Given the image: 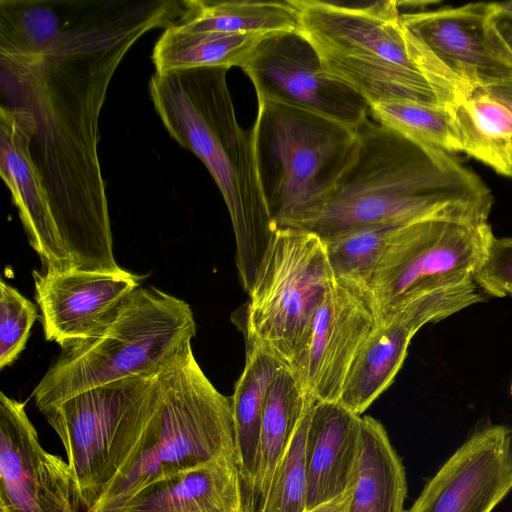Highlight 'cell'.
<instances>
[{"instance_id": "obj_11", "label": "cell", "mask_w": 512, "mask_h": 512, "mask_svg": "<svg viewBox=\"0 0 512 512\" xmlns=\"http://www.w3.org/2000/svg\"><path fill=\"white\" fill-rule=\"evenodd\" d=\"M241 69L253 83L257 99L306 110L352 128L368 118L367 101L324 73L317 52L299 31L262 37Z\"/></svg>"}, {"instance_id": "obj_12", "label": "cell", "mask_w": 512, "mask_h": 512, "mask_svg": "<svg viewBox=\"0 0 512 512\" xmlns=\"http://www.w3.org/2000/svg\"><path fill=\"white\" fill-rule=\"evenodd\" d=\"M492 3L401 14L411 32L456 80L464 97L512 79V53L497 32Z\"/></svg>"}, {"instance_id": "obj_25", "label": "cell", "mask_w": 512, "mask_h": 512, "mask_svg": "<svg viewBox=\"0 0 512 512\" xmlns=\"http://www.w3.org/2000/svg\"><path fill=\"white\" fill-rule=\"evenodd\" d=\"M178 23L192 30L269 35L298 31L294 0H182Z\"/></svg>"}, {"instance_id": "obj_18", "label": "cell", "mask_w": 512, "mask_h": 512, "mask_svg": "<svg viewBox=\"0 0 512 512\" xmlns=\"http://www.w3.org/2000/svg\"><path fill=\"white\" fill-rule=\"evenodd\" d=\"M360 434L361 416L339 402L314 403L306 438V512L353 486Z\"/></svg>"}, {"instance_id": "obj_17", "label": "cell", "mask_w": 512, "mask_h": 512, "mask_svg": "<svg viewBox=\"0 0 512 512\" xmlns=\"http://www.w3.org/2000/svg\"><path fill=\"white\" fill-rule=\"evenodd\" d=\"M29 130L23 113L0 105V173L10 190L29 244L39 255L42 272L72 269L57 231L48 197L28 150Z\"/></svg>"}, {"instance_id": "obj_24", "label": "cell", "mask_w": 512, "mask_h": 512, "mask_svg": "<svg viewBox=\"0 0 512 512\" xmlns=\"http://www.w3.org/2000/svg\"><path fill=\"white\" fill-rule=\"evenodd\" d=\"M451 108L462 151L512 178V110L481 89Z\"/></svg>"}, {"instance_id": "obj_5", "label": "cell", "mask_w": 512, "mask_h": 512, "mask_svg": "<svg viewBox=\"0 0 512 512\" xmlns=\"http://www.w3.org/2000/svg\"><path fill=\"white\" fill-rule=\"evenodd\" d=\"M221 459L237 460L231 399L209 381L188 343L158 373L153 414L90 512H121L147 485Z\"/></svg>"}, {"instance_id": "obj_32", "label": "cell", "mask_w": 512, "mask_h": 512, "mask_svg": "<svg viewBox=\"0 0 512 512\" xmlns=\"http://www.w3.org/2000/svg\"><path fill=\"white\" fill-rule=\"evenodd\" d=\"M353 486L335 499L307 512H348Z\"/></svg>"}, {"instance_id": "obj_26", "label": "cell", "mask_w": 512, "mask_h": 512, "mask_svg": "<svg viewBox=\"0 0 512 512\" xmlns=\"http://www.w3.org/2000/svg\"><path fill=\"white\" fill-rule=\"evenodd\" d=\"M377 123L409 139L445 152L462 151L452 108L408 101H387L370 106Z\"/></svg>"}, {"instance_id": "obj_14", "label": "cell", "mask_w": 512, "mask_h": 512, "mask_svg": "<svg viewBox=\"0 0 512 512\" xmlns=\"http://www.w3.org/2000/svg\"><path fill=\"white\" fill-rule=\"evenodd\" d=\"M379 323L370 289L335 279L317 308L303 353L290 368L316 401L338 402L350 366Z\"/></svg>"}, {"instance_id": "obj_4", "label": "cell", "mask_w": 512, "mask_h": 512, "mask_svg": "<svg viewBox=\"0 0 512 512\" xmlns=\"http://www.w3.org/2000/svg\"><path fill=\"white\" fill-rule=\"evenodd\" d=\"M294 2L298 31L317 52L324 73L369 106L408 101L450 107L462 98L456 80L403 25L398 1Z\"/></svg>"}, {"instance_id": "obj_1", "label": "cell", "mask_w": 512, "mask_h": 512, "mask_svg": "<svg viewBox=\"0 0 512 512\" xmlns=\"http://www.w3.org/2000/svg\"><path fill=\"white\" fill-rule=\"evenodd\" d=\"M60 36L31 56L0 55L1 104L19 109L28 150L73 269L121 273L113 253L99 120L112 78L146 33L180 15L175 0L63 2Z\"/></svg>"}, {"instance_id": "obj_15", "label": "cell", "mask_w": 512, "mask_h": 512, "mask_svg": "<svg viewBox=\"0 0 512 512\" xmlns=\"http://www.w3.org/2000/svg\"><path fill=\"white\" fill-rule=\"evenodd\" d=\"M32 274L44 336L63 350L101 335L139 287V277L126 270L99 273L72 268Z\"/></svg>"}, {"instance_id": "obj_30", "label": "cell", "mask_w": 512, "mask_h": 512, "mask_svg": "<svg viewBox=\"0 0 512 512\" xmlns=\"http://www.w3.org/2000/svg\"><path fill=\"white\" fill-rule=\"evenodd\" d=\"M474 282L495 297H512V237H492Z\"/></svg>"}, {"instance_id": "obj_7", "label": "cell", "mask_w": 512, "mask_h": 512, "mask_svg": "<svg viewBox=\"0 0 512 512\" xmlns=\"http://www.w3.org/2000/svg\"><path fill=\"white\" fill-rule=\"evenodd\" d=\"M251 130L262 192L276 227H295L319 210L357 148L356 128L261 99Z\"/></svg>"}, {"instance_id": "obj_6", "label": "cell", "mask_w": 512, "mask_h": 512, "mask_svg": "<svg viewBox=\"0 0 512 512\" xmlns=\"http://www.w3.org/2000/svg\"><path fill=\"white\" fill-rule=\"evenodd\" d=\"M196 334L190 306L155 287H138L98 337L65 349L35 387L42 412L80 392L169 365Z\"/></svg>"}, {"instance_id": "obj_22", "label": "cell", "mask_w": 512, "mask_h": 512, "mask_svg": "<svg viewBox=\"0 0 512 512\" xmlns=\"http://www.w3.org/2000/svg\"><path fill=\"white\" fill-rule=\"evenodd\" d=\"M316 399L298 376L284 367L273 379L265 402L252 511L259 512L273 475L308 408Z\"/></svg>"}, {"instance_id": "obj_19", "label": "cell", "mask_w": 512, "mask_h": 512, "mask_svg": "<svg viewBox=\"0 0 512 512\" xmlns=\"http://www.w3.org/2000/svg\"><path fill=\"white\" fill-rule=\"evenodd\" d=\"M121 512H242L237 460H215L155 481Z\"/></svg>"}, {"instance_id": "obj_28", "label": "cell", "mask_w": 512, "mask_h": 512, "mask_svg": "<svg viewBox=\"0 0 512 512\" xmlns=\"http://www.w3.org/2000/svg\"><path fill=\"white\" fill-rule=\"evenodd\" d=\"M314 403L302 417L273 475L268 494L259 512H306V438Z\"/></svg>"}, {"instance_id": "obj_29", "label": "cell", "mask_w": 512, "mask_h": 512, "mask_svg": "<svg viewBox=\"0 0 512 512\" xmlns=\"http://www.w3.org/2000/svg\"><path fill=\"white\" fill-rule=\"evenodd\" d=\"M38 317L36 306L16 288L0 282V369L11 365L24 350Z\"/></svg>"}, {"instance_id": "obj_33", "label": "cell", "mask_w": 512, "mask_h": 512, "mask_svg": "<svg viewBox=\"0 0 512 512\" xmlns=\"http://www.w3.org/2000/svg\"><path fill=\"white\" fill-rule=\"evenodd\" d=\"M481 90L500 100L512 110V79Z\"/></svg>"}, {"instance_id": "obj_20", "label": "cell", "mask_w": 512, "mask_h": 512, "mask_svg": "<svg viewBox=\"0 0 512 512\" xmlns=\"http://www.w3.org/2000/svg\"><path fill=\"white\" fill-rule=\"evenodd\" d=\"M245 367L231 399L235 448L242 493V512L252 511L260 431L269 387L285 366L257 347L246 346Z\"/></svg>"}, {"instance_id": "obj_16", "label": "cell", "mask_w": 512, "mask_h": 512, "mask_svg": "<svg viewBox=\"0 0 512 512\" xmlns=\"http://www.w3.org/2000/svg\"><path fill=\"white\" fill-rule=\"evenodd\" d=\"M512 490V428L476 430L426 483L406 512H492Z\"/></svg>"}, {"instance_id": "obj_3", "label": "cell", "mask_w": 512, "mask_h": 512, "mask_svg": "<svg viewBox=\"0 0 512 512\" xmlns=\"http://www.w3.org/2000/svg\"><path fill=\"white\" fill-rule=\"evenodd\" d=\"M227 69L155 73L149 82L154 108L170 136L193 152L214 179L229 212L236 266L248 293L277 228L256 165L252 130L236 117Z\"/></svg>"}, {"instance_id": "obj_27", "label": "cell", "mask_w": 512, "mask_h": 512, "mask_svg": "<svg viewBox=\"0 0 512 512\" xmlns=\"http://www.w3.org/2000/svg\"><path fill=\"white\" fill-rule=\"evenodd\" d=\"M399 225H379L355 230L325 241L335 279L370 287L379 262Z\"/></svg>"}, {"instance_id": "obj_13", "label": "cell", "mask_w": 512, "mask_h": 512, "mask_svg": "<svg viewBox=\"0 0 512 512\" xmlns=\"http://www.w3.org/2000/svg\"><path fill=\"white\" fill-rule=\"evenodd\" d=\"M25 407L0 393V512H78L68 462L43 448Z\"/></svg>"}, {"instance_id": "obj_9", "label": "cell", "mask_w": 512, "mask_h": 512, "mask_svg": "<svg viewBox=\"0 0 512 512\" xmlns=\"http://www.w3.org/2000/svg\"><path fill=\"white\" fill-rule=\"evenodd\" d=\"M334 283L325 244L316 234L277 227L248 291L246 346L292 368L306 347L317 308Z\"/></svg>"}, {"instance_id": "obj_23", "label": "cell", "mask_w": 512, "mask_h": 512, "mask_svg": "<svg viewBox=\"0 0 512 512\" xmlns=\"http://www.w3.org/2000/svg\"><path fill=\"white\" fill-rule=\"evenodd\" d=\"M266 35L192 30L175 21L157 40L152 60L155 73L166 74L198 68L240 67Z\"/></svg>"}, {"instance_id": "obj_10", "label": "cell", "mask_w": 512, "mask_h": 512, "mask_svg": "<svg viewBox=\"0 0 512 512\" xmlns=\"http://www.w3.org/2000/svg\"><path fill=\"white\" fill-rule=\"evenodd\" d=\"M493 236L488 221L459 216L399 225L369 287L380 323L426 293L474 281Z\"/></svg>"}, {"instance_id": "obj_31", "label": "cell", "mask_w": 512, "mask_h": 512, "mask_svg": "<svg viewBox=\"0 0 512 512\" xmlns=\"http://www.w3.org/2000/svg\"><path fill=\"white\" fill-rule=\"evenodd\" d=\"M492 20L500 37L512 53V13L497 11L494 8Z\"/></svg>"}, {"instance_id": "obj_2", "label": "cell", "mask_w": 512, "mask_h": 512, "mask_svg": "<svg viewBox=\"0 0 512 512\" xmlns=\"http://www.w3.org/2000/svg\"><path fill=\"white\" fill-rule=\"evenodd\" d=\"M356 132L355 154L329 198L295 228L325 242L366 227L435 216L488 221L490 190L448 152L368 118Z\"/></svg>"}, {"instance_id": "obj_34", "label": "cell", "mask_w": 512, "mask_h": 512, "mask_svg": "<svg viewBox=\"0 0 512 512\" xmlns=\"http://www.w3.org/2000/svg\"><path fill=\"white\" fill-rule=\"evenodd\" d=\"M497 11L512 13V1L492 3Z\"/></svg>"}, {"instance_id": "obj_8", "label": "cell", "mask_w": 512, "mask_h": 512, "mask_svg": "<svg viewBox=\"0 0 512 512\" xmlns=\"http://www.w3.org/2000/svg\"><path fill=\"white\" fill-rule=\"evenodd\" d=\"M158 373L91 388L41 412L66 451L82 512L93 509L139 442Z\"/></svg>"}, {"instance_id": "obj_35", "label": "cell", "mask_w": 512, "mask_h": 512, "mask_svg": "<svg viewBox=\"0 0 512 512\" xmlns=\"http://www.w3.org/2000/svg\"><path fill=\"white\" fill-rule=\"evenodd\" d=\"M510 392H511V395H512V382H511V386H510Z\"/></svg>"}, {"instance_id": "obj_21", "label": "cell", "mask_w": 512, "mask_h": 512, "mask_svg": "<svg viewBox=\"0 0 512 512\" xmlns=\"http://www.w3.org/2000/svg\"><path fill=\"white\" fill-rule=\"evenodd\" d=\"M406 472L384 426L361 416L359 453L348 512H405Z\"/></svg>"}]
</instances>
